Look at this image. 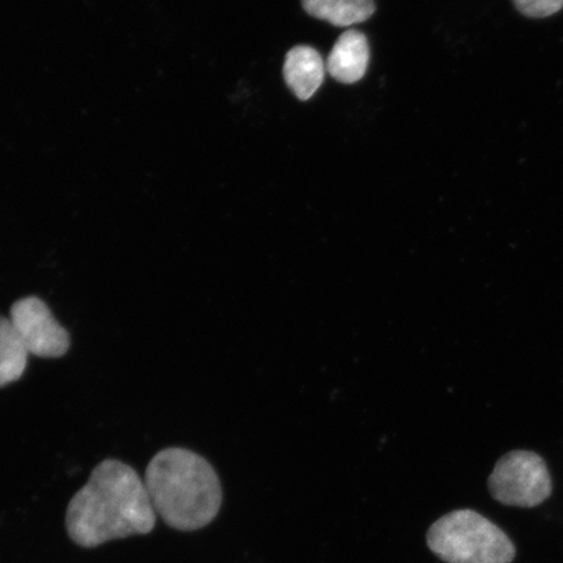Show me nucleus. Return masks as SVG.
Listing matches in <instances>:
<instances>
[{
    "label": "nucleus",
    "mask_w": 563,
    "mask_h": 563,
    "mask_svg": "<svg viewBox=\"0 0 563 563\" xmlns=\"http://www.w3.org/2000/svg\"><path fill=\"white\" fill-rule=\"evenodd\" d=\"M156 514L136 471L121 461L106 460L70 499L66 527L75 544L96 548L151 533Z\"/></svg>",
    "instance_id": "obj_1"
},
{
    "label": "nucleus",
    "mask_w": 563,
    "mask_h": 563,
    "mask_svg": "<svg viewBox=\"0 0 563 563\" xmlns=\"http://www.w3.org/2000/svg\"><path fill=\"white\" fill-rule=\"evenodd\" d=\"M144 483L154 510L175 530H200L220 512V477L206 457L191 450H161L147 464Z\"/></svg>",
    "instance_id": "obj_2"
},
{
    "label": "nucleus",
    "mask_w": 563,
    "mask_h": 563,
    "mask_svg": "<svg viewBox=\"0 0 563 563\" xmlns=\"http://www.w3.org/2000/svg\"><path fill=\"white\" fill-rule=\"evenodd\" d=\"M427 544L446 563H511L517 553L501 528L470 509L449 512L434 522Z\"/></svg>",
    "instance_id": "obj_3"
},
{
    "label": "nucleus",
    "mask_w": 563,
    "mask_h": 563,
    "mask_svg": "<svg viewBox=\"0 0 563 563\" xmlns=\"http://www.w3.org/2000/svg\"><path fill=\"white\" fill-rule=\"evenodd\" d=\"M488 487L496 501L516 508H537L553 490L545 461L530 450H512L499 457Z\"/></svg>",
    "instance_id": "obj_4"
},
{
    "label": "nucleus",
    "mask_w": 563,
    "mask_h": 563,
    "mask_svg": "<svg viewBox=\"0 0 563 563\" xmlns=\"http://www.w3.org/2000/svg\"><path fill=\"white\" fill-rule=\"evenodd\" d=\"M9 317L30 355L58 358L67 354L69 333L44 300L37 297L19 299L13 302Z\"/></svg>",
    "instance_id": "obj_5"
},
{
    "label": "nucleus",
    "mask_w": 563,
    "mask_h": 563,
    "mask_svg": "<svg viewBox=\"0 0 563 563\" xmlns=\"http://www.w3.org/2000/svg\"><path fill=\"white\" fill-rule=\"evenodd\" d=\"M369 44L358 31L344 32L330 53L327 68L330 76L342 84L361 81L369 65Z\"/></svg>",
    "instance_id": "obj_6"
},
{
    "label": "nucleus",
    "mask_w": 563,
    "mask_h": 563,
    "mask_svg": "<svg viewBox=\"0 0 563 563\" xmlns=\"http://www.w3.org/2000/svg\"><path fill=\"white\" fill-rule=\"evenodd\" d=\"M284 76L294 95L301 101H308L325 77L322 56L311 46H295L286 55Z\"/></svg>",
    "instance_id": "obj_7"
},
{
    "label": "nucleus",
    "mask_w": 563,
    "mask_h": 563,
    "mask_svg": "<svg viewBox=\"0 0 563 563\" xmlns=\"http://www.w3.org/2000/svg\"><path fill=\"white\" fill-rule=\"evenodd\" d=\"M309 15L334 26H350L367 21L376 11L375 0H301Z\"/></svg>",
    "instance_id": "obj_8"
},
{
    "label": "nucleus",
    "mask_w": 563,
    "mask_h": 563,
    "mask_svg": "<svg viewBox=\"0 0 563 563\" xmlns=\"http://www.w3.org/2000/svg\"><path fill=\"white\" fill-rule=\"evenodd\" d=\"M30 352L21 341L10 317L0 316V387L24 376Z\"/></svg>",
    "instance_id": "obj_9"
},
{
    "label": "nucleus",
    "mask_w": 563,
    "mask_h": 563,
    "mask_svg": "<svg viewBox=\"0 0 563 563\" xmlns=\"http://www.w3.org/2000/svg\"><path fill=\"white\" fill-rule=\"evenodd\" d=\"M512 3L528 19H545L563 9V0H512Z\"/></svg>",
    "instance_id": "obj_10"
}]
</instances>
